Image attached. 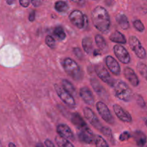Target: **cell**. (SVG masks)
<instances>
[{
	"instance_id": "37",
	"label": "cell",
	"mask_w": 147,
	"mask_h": 147,
	"mask_svg": "<svg viewBox=\"0 0 147 147\" xmlns=\"http://www.w3.org/2000/svg\"><path fill=\"white\" fill-rule=\"evenodd\" d=\"M34 18H35V11H32L29 15V20L30 22H33L34 20Z\"/></svg>"
},
{
	"instance_id": "30",
	"label": "cell",
	"mask_w": 147,
	"mask_h": 147,
	"mask_svg": "<svg viewBox=\"0 0 147 147\" xmlns=\"http://www.w3.org/2000/svg\"><path fill=\"white\" fill-rule=\"evenodd\" d=\"M103 135H104L106 137H107L108 139H109L110 141H111L113 142V134H112L111 129L109 127H106V126H103V128L101 129V130L100 131Z\"/></svg>"
},
{
	"instance_id": "34",
	"label": "cell",
	"mask_w": 147,
	"mask_h": 147,
	"mask_svg": "<svg viewBox=\"0 0 147 147\" xmlns=\"http://www.w3.org/2000/svg\"><path fill=\"white\" fill-rule=\"evenodd\" d=\"M73 53H74L75 55L78 59L82 60L83 58V54L82 53L81 50L79 47H75V48H73Z\"/></svg>"
},
{
	"instance_id": "17",
	"label": "cell",
	"mask_w": 147,
	"mask_h": 147,
	"mask_svg": "<svg viewBox=\"0 0 147 147\" xmlns=\"http://www.w3.org/2000/svg\"><path fill=\"white\" fill-rule=\"evenodd\" d=\"M124 76L126 79L129 81V83L132 85L134 87L139 86V80L137 76L135 73V72L134 71L133 69H131V67H126L124 69Z\"/></svg>"
},
{
	"instance_id": "25",
	"label": "cell",
	"mask_w": 147,
	"mask_h": 147,
	"mask_svg": "<svg viewBox=\"0 0 147 147\" xmlns=\"http://www.w3.org/2000/svg\"><path fill=\"white\" fill-rule=\"evenodd\" d=\"M55 140L56 144H57L58 147H74V146L68 140L64 139V138L59 136V135L56 136Z\"/></svg>"
},
{
	"instance_id": "29",
	"label": "cell",
	"mask_w": 147,
	"mask_h": 147,
	"mask_svg": "<svg viewBox=\"0 0 147 147\" xmlns=\"http://www.w3.org/2000/svg\"><path fill=\"white\" fill-rule=\"evenodd\" d=\"M95 143H96V147H109L106 141L102 136H99V135H97L96 136Z\"/></svg>"
},
{
	"instance_id": "21",
	"label": "cell",
	"mask_w": 147,
	"mask_h": 147,
	"mask_svg": "<svg viewBox=\"0 0 147 147\" xmlns=\"http://www.w3.org/2000/svg\"><path fill=\"white\" fill-rule=\"evenodd\" d=\"M116 21L123 30H128L130 27L127 17L125 14H118L116 16Z\"/></svg>"
},
{
	"instance_id": "20",
	"label": "cell",
	"mask_w": 147,
	"mask_h": 147,
	"mask_svg": "<svg viewBox=\"0 0 147 147\" xmlns=\"http://www.w3.org/2000/svg\"><path fill=\"white\" fill-rule=\"evenodd\" d=\"M133 137L134 138L138 146H143L146 143V136L141 131H136L134 133Z\"/></svg>"
},
{
	"instance_id": "28",
	"label": "cell",
	"mask_w": 147,
	"mask_h": 147,
	"mask_svg": "<svg viewBox=\"0 0 147 147\" xmlns=\"http://www.w3.org/2000/svg\"><path fill=\"white\" fill-rule=\"evenodd\" d=\"M54 34L55 35V37H57L60 40H63L66 38V34L64 32V30L63 29V27H60V26L55 29Z\"/></svg>"
},
{
	"instance_id": "12",
	"label": "cell",
	"mask_w": 147,
	"mask_h": 147,
	"mask_svg": "<svg viewBox=\"0 0 147 147\" xmlns=\"http://www.w3.org/2000/svg\"><path fill=\"white\" fill-rule=\"evenodd\" d=\"M90 84H91L92 87H93L95 92L101 98H103L106 101H108V100L109 99V95L106 90V89L100 85V83L96 79L92 78L90 79Z\"/></svg>"
},
{
	"instance_id": "38",
	"label": "cell",
	"mask_w": 147,
	"mask_h": 147,
	"mask_svg": "<svg viewBox=\"0 0 147 147\" xmlns=\"http://www.w3.org/2000/svg\"><path fill=\"white\" fill-rule=\"evenodd\" d=\"M31 3L34 6V7H39V6H40V4H42V1H39V0H34V1H32Z\"/></svg>"
},
{
	"instance_id": "31",
	"label": "cell",
	"mask_w": 147,
	"mask_h": 147,
	"mask_svg": "<svg viewBox=\"0 0 147 147\" xmlns=\"http://www.w3.org/2000/svg\"><path fill=\"white\" fill-rule=\"evenodd\" d=\"M45 43L51 49H54L55 47V40L52 36L47 35L45 37Z\"/></svg>"
},
{
	"instance_id": "26",
	"label": "cell",
	"mask_w": 147,
	"mask_h": 147,
	"mask_svg": "<svg viewBox=\"0 0 147 147\" xmlns=\"http://www.w3.org/2000/svg\"><path fill=\"white\" fill-rule=\"evenodd\" d=\"M62 84H63V88L67 92V93H70V95H73V94H76V90L75 87L73 86V85L70 83V81L68 80H62Z\"/></svg>"
},
{
	"instance_id": "10",
	"label": "cell",
	"mask_w": 147,
	"mask_h": 147,
	"mask_svg": "<svg viewBox=\"0 0 147 147\" xmlns=\"http://www.w3.org/2000/svg\"><path fill=\"white\" fill-rule=\"evenodd\" d=\"M69 18L72 24H74L76 27L78 29L84 28L85 15H83L82 11L79 10H74L70 14Z\"/></svg>"
},
{
	"instance_id": "13",
	"label": "cell",
	"mask_w": 147,
	"mask_h": 147,
	"mask_svg": "<svg viewBox=\"0 0 147 147\" xmlns=\"http://www.w3.org/2000/svg\"><path fill=\"white\" fill-rule=\"evenodd\" d=\"M113 111L116 113V116L121 121L126 123H130L132 121V117L126 111H125L123 108L118 104H114L113 106Z\"/></svg>"
},
{
	"instance_id": "35",
	"label": "cell",
	"mask_w": 147,
	"mask_h": 147,
	"mask_svg": "<svg viewBox=\"0 0 147 147\" xmlns=\"http://www.w3.org/2000/svg\"><path fill=\"white\" fill-rule=\"evenodd\" d=\"M31 1L30 0H20V5L22 6L23 7H28Z\"/></svg>"
},
{
	"instance_id": "9",
	"label": "cell",
	"mask_w": 147,
	"mask_h": 147,
	"mask_svg": "<svg viewBox=\"0 0 147 147\" xmlns=\"http://www.w3.org/2000/svg\"><path fill=\"white\" fill-rule=\"evenodd\" d=\"M83 113H84L85 117L86 119L90 123V124L93 126L94 128H96L98 130L100 131L101 129L103 128V125L101 124V123L99 121L98 118L97 117L96 114H95L94 112L90 109V108H85L83 109Z\"/></svg>"
},
{
	"instance_id": "22",
	"label": "cell",
	"mask_w": 147,
	"mask_h": 147,
	"mask_svg": "<svg viewBox=\"0 0 147 147\" xmlns=\"http://www.w3.org/2000/svg\"><path fill=\"white\" fill-rule=\"evenodd\" d=\"M95 40H96V43L98 47L100 49L101 51L106 52L108 50V45L106 43V40L103 38V37L100 34H96L95 37Z\"/></svg>"
},
{
	"instance_id": "11",
	"label": "cell",
	"mask_w": 147,
	"mask_h": 147,
	"mask_svg": "<svg viewBox=\"0 0 147 147\" xmlns=\"http://www.w3.org/2000/svg\"><path fill=\"white\" fill-rule=\"evenodd\" d=\"M78 136L80 142L88 144H93L96 140V136L88 126L80 130V131L78 134Z\"/></svg>"
},
{
	"instance_id": "2",
	"label": "cell",
	"mask_w": 147,
	"mask_h": 147,
	"mask_svg": "<svg viewBox=\"0 0 147 147\" xmlns=\"http://www.w3.org/2000/svg\"><path fill=\"white\" fill-rule=\"evenodd\" d=\"M63 67L65 73L76 81H81L83 78V73L80 66L76 63L73 59L67 58L64 59L63 61Z\"/></svg>"
},
{
	"instance_id": "27",
	"label": "cell",
	"mask_w": 147,
	"mask_h": 147,
	"mask_svg": "<svg viewBox=\"0 0 147 147\" xmlns=\"http://www.w3.org/2000/svg\"><path fill=\"white\" fill-rule=\"evenodd\" d=\"M138 71L141 74V76L147 81V65L143 63H139L136 65Z\"/></svg>"
},
{
	"instance_id": "16",
	"label": "cell",
	"mask_w": 147,
	"mask_h": 147,
	"mask_svg": "<svg viewBox=\"0 0 147 147\" xmlns=\"http://www.w3.org/2000/svg\"><path fill=\"white\" fill-rule=\"evenodd\" d=\"M80 96L83 101L88 105H93L94 103V97L93 96L91 90L87 87H83L80 88Z\"/></svg>"
},
{
	"instance_id": "23",
	"label": "cell",
	"mask_w": 147,
	"mask_h": 147,
	"mask_svg": "<svg viewBox=\"0 0 147 147\" xmlns=\"http://www.w3.org/2000/svg\"><path fill=\"white\" fill-rule=\"evenodd\" d=\"M82 45H83V50L87 54L90 55L93 52V42L90 37H84L82 41Z\"/></svg>"
},
{
	"instance_id": "4",
	"label": "cell",
	"mask_w": 147,
	"mask_h": 147,
	"mask_svg": "<svg viewBox=\"0 0 147 147\" xmlns=\"http://www.w3.org/2000/svg\"><path fill=\"white\" fill-rule=\"evenodd\" d=\"M95 71H96V74L98 76L99 78L104 82L105 83L110 86L111 87H113L115 85L114 79L111 76L108 70H106V67L103 65L102 64H97L95 65Z\"/></svg>"
},
{
	"instance_id": "39",
	"label": "cell",
	"mask_w": 147,
	"mask_h": 147,
	"mask_svg": "<svg viewBox=\"0 0 147 147\" xmlns=\"http://www.w3.org/2000/svg\"><path fill=\"white\" fill-rule=\"evenodd\" d=\"M9 147H17V146H16V145L14 144V143H11V142H10V143L9 144Z\"/></svg>"
},
{
	"instance_id": "44",
	"label": "cell",
	"mask_w": 147,
	"mask_h": 147,
	"mask_svg": "<svg viewBox=\"0 0 147 147\" xmlns=\"http://www.w3.org/2000/svg\"><path fill=\"white\" fill-rule=\"evenodd\" d=\"M0 147H1V142H0Z\"/></svg>"
},
{
	"instance_id": "3",
	"label": "cell",
	"mask_w": 147,
	"mask_h": 147,
	"mask_svg": "<svg viewBox=\"0 0 147 147\" xmlns=\"http://www.w3.org/2000/svg\"><path fill=\"white\" fill-rule=\"evenodd\" d=\"M115 96L119 100L125 102H129L133 98V93L131 89L122 80H117L115 83L114 86Z\"/></svg>"
},
{
	"instance_id": "19",
	"label": "cell",
	"mask_w": 147,
	"mask_h": 147,
	"mask_svg": "<svg viewBox=\"0 0 147 147\" xmlns=\"http://www.w3.org/2000/svg\"><path fill=\"white\" fill-rule=\"evenodd\" d=\"M110 40L113 42L119 43V44H126V37L119 31H115L110 35Z\"/></svg>"
},
{
	"instance_id": "7",
	"label": "cell",
	"mask_w": 147,
	"mask_h": 147,
	"mask_svg": "<svg viewBox=\"0 0 147 147\" xmlns=\"http://www.w3.org/2000/svg\"><path fill=\"white\" fill-rule=\"evenodd\" d=\"M96 109H97L98 113L105 121L107 122L108 123H110V124H113L114 119L112 116L109 107L103 102H98L96 103Z\"/></svg>"
},
{
	"instance_id": "41",
	"label": "cell",
	"mask_w": 147,
	"mask_h": 147,
	"mask_svg": "<svg viewBox=\"0 0 147 147\" xmlns=\"http://www.w3.org/2000/svg\"><path fill=\"white\" fill-rule=\"evenodd\" d=\"M74 2L77 3V4H85V1H74Z\"/></svg>"
},
{
	"instance_id": "24",
	"label": "cell",
	"mask_w": 147,
	"mask_h": 147,
	"mask_svg": "<svg viewBox=\"0 0 147 147\" xmlns=\"http://www.w3.org/2000/svg\"><path fill=\"white\" fill-rule=\"evenodd\" d=\"M55 9L59 13H65L69 9V7L68 4H67V3L66 1H57L55 4Z\"/></svg>"
},
{
	"instance_id": "33",
	"label": "cell",
	"mask_w": 147,
	"mask_h": 147,
	"mask_svg": "<svg viewBox=\"0 0 147 147\" xmlns=\"http://www.w3.org/2000/svg\"><path fill=\"white\" fill-rule=\"evenodd\" d=\"M131 136V134L129 133V132L124 131L120 135L119 139H120V141H121V142H124V141H127L128 139H130Z\"/></svg>"
},
{
	"instance_id": "6",
	"label": "cell",
	"mask_w": 147,
	"mask_h": 147,
	"mask_svg": "<svg viewBox=\"0 0 147 147\" xmlns=\"http://www.w3.org/2000/svg\"><path fill=\"white\" fill-rule=\"evenodd\" d=\"M129 45L139 58L144 59L146 57V50L137 37L135 36H131L129 37Z\"/></svg>"
},
{
	"instance_id": "18",
	"label": "cell",
	"mask_w": 147,
	"mask_h": 147,
	"mask_svg": "<svg viewBox=\"0 0 147 147\" xmlns=\"http://www.w3.org/2000/svg\"><path fill=\"white\" fill-rule=\"evenodd\" d=\"M71 122L77 129L80 130L88 127V125L86 124L84 119L78 113H74L71 115Z\"/></svg>"
},
{
	"instance_id": "14",
	"label": "cell",
	"mask_w": 147,
	"mask_h": 147,
	"mask_svg": "<svg viewBox=\"0 0 147 147\" xmlns=\"http://www.w3.org/2000/svg\"><path fill=\"white\" fill-rule=\"evenodd\" d=\"M57 131L58 133L59 136H62V137L67 139V140H75L74 134H73L70 128L67 125L64 124V123L59 124L57 126Z\"/></svg>"
},
{
	"instance_id": "8",
	"label": "cell",
	"mask_w": 147,
	"mask_h": 147,
	"mask_svg": "<svg viewBox=\"0 0 147 147\" xmlns=\"http://www.w3.org/2000/svg\"><path fill=\"white\" fill-rule=\"evenodd\" d=\"M115 55L123 64H129L131 61V57L129 52L125 47L120 45H116L113 47Z\"/></svg>"
},
{
	"instance_id": "1",
	"label": "cell",
	"mask_w": 147,
	"mask_h": 147,
	"mask_svg": "<svg viewBox=\"0 0 147 147\" xmlns=\"http://www.w3.org/2000/svg\"><path fill=\"white\" fill-rule=\"evenodd\" d=\"M91 19L95 27L103 33L109 32L111 20L107 10L101 6H97L91 13Z\"/></svg>"
},
{
	"instance_id": "36",
	"label": "cell",
	"mask_w": 147,
	"mask_h": 147,
	"mask_svg": "<svg viewBox=\"0 0 147 147\" xmlns=\"http://www.w3.org/2000/svg\"><path fill=\"white\" fill-rule=\"evenodd\" d=\"M45 144L47 147H55V146L54 145V144L50 140V139H46L45 141Z\"/></svg>"
},
{
	"instance_id": "15",
	"label": "cell",
	"mask_w": 147,
	"mask_h": 147,
	"mask_svg": "<svg viewBox=\"0 0 147 147\" xmlns=\"http://www.w3.org/2000/svg\"><path fill=\"white\" fill-rule=\"evenodd\" d=\"M106 63L108 68L110 70L113 74L116 76H119L121 73V67L116 59L112 56L109 55L106 57Z\"/></svg>"
},
{
	"instance_id": "42",
	"label": "cell",
	"mask_w": 147,
	"mask_h": 147,
	"mask_svg": "<svg viewBox=\"0 0 147 147\" xmlns=\"http://www.w3.org/2000/svg\"><path fill=\"white\" fill-rule=\"evenodd\" d=\"M14 2V1H7V3L8 4H12Z\"/></svg>"
},
{
	"instance_id": "43",
	"label": "cell",
	"mask_w": 147,
	"mask_h": 147,
	"mask_svg": "<svg viewBox=\"0 0 147 147\" xmlns=\"http://www.w3.org/2000/svg\"><path fill=\"white\" fill-rule=\"evenodd\" d=\"M145 123H146V126H147V119L146 121H145Z\"/></svg>"
},
{
	"instance_id": "40",
	"label": "cell",
	"mask_w": 147,
	"mask_h": 147,
	"mask_svg": "<svg viewBox=\"0 0 147 147\" xmlns=\"http://www.w3.org/2000/svg\"><path fill=\"white\" fill-rule=\"evenodd\" d=\"M35 147H44V146H43L41 143H37V144H36Z\"/></svg>"
},
{
	"instance_id": "32",
	"label": "cell",
	"mask_w": 147,
	"mask_h": 147,
	"mask_svg": "<svg viewBox=\"0 0 147 147\" xmlns=\"http://www.w3.org/2000/svg\"><path fill=\"white\" fill-rule=\"evenodd\" d=\"M133 24H134V27H135V29H136L137 31L140 32H142L144 31L145 27L141 20H135V21L134 22Z\"/></svg>"
},
{
	"instance_id": "5",
	"label": "cell",
	"mask_w": 147,
	"mask_h": 147,
	"mask_svg": "<svg viewBox=\"0 0 147 147\" xmlns=\"http://www.w3.org/2000/svg\"><path fill=\"white\" fill-rule=\"evenodd\" d=\"M55 89L57 96L67 106H69L70 108H73V109L76 107V103L73 96H71L63 87L57 84H55Z\"/></svg>"
}]
</instances>
